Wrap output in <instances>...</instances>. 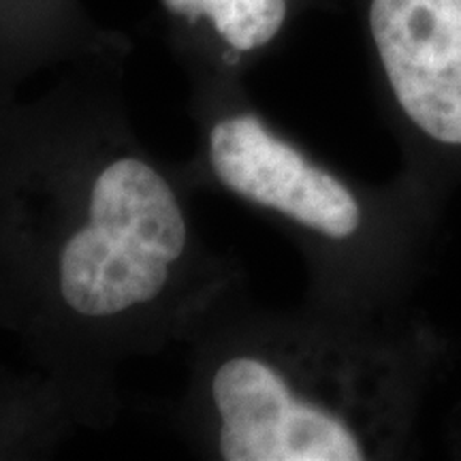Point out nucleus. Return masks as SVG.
Listing matches in <instances>:
<instances>
[{
    "mask_svg": "<svg viewBox=\"0 0 461 461\" xmlns=\"http://www.w3.org/2000/svg\"><path fill=\"white\" fill-rule=\"evenodd\" d=\"M227 461H361L353 431L333 414L297 400L267 363L235 357L212 383Z\"/></svg>",
    "mask_w": 461,
    "mask_h": 461,
    "instance_id": "f03ea898",
    "label": "nucleus"
},
{
    "mask_svg": "<svg viewBox=\"0 0 461 461\" xmlns=\"http://www.w3.org/2000/svg\"><path fill=\"white\" fill-rule=\"evenodd\" d=\"M165 5L190 20L207 15L222 39L241 51L272 41L286 15L285 0H165Z\"/></svg>",
    "mask_w": 461,
    "mask_h": 461,
    "instance_id": "39448f33",
    "label": "nucleus"
},
{
    "mask_svg": "<svg viewBox=\"0 0 461 461\" xmlns=\"http://www.w3.org/2000/svg\"><path fill=\"white\" fill-rule=\"evenodd\" d=\"M88 214L60 255L68 308L115 316L157 299L186 246V222L165 177L143 160H115L96 177Z\"/></svg>",
    "mask_w": 461,
    "mask_h": 461,
    "instance_id": "f257e3e1",
    "label": "nucleus"
},
{
    "mask_svg": "<svg viewBox=\"0 0 461 461\" xmlns=\"http://www.w3.org/2000/svg\"><path fill=\"white\" fill-rule=\"evenodd\" d=\"M370 24L397 101L429 137L461 143V0H372Z\"/></svg>",
    "mask_w": 461,
    "mask_h": 461,
    "instance_id": "7ed1b4c3",
    "label": "nucleus"
},
{
    "mask_svg": "<svg viewBox=\"0 0 461 461\" xmlns=\"http://www.w3.org/2000/svg\"><path fill=\"white\" fill-rule=\"evenodd\" d=\"M210 154L218 177L241 197L336 240L359 227L353 193L272 135L255 115L221 120L212 129Z\"/></svg>",
    "mask_w": 461,
    "mask_h": 461,
    "instance_id": "20e7f679",
    "label": "nucleus"
}]
</instances>
